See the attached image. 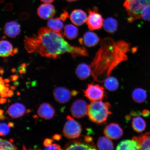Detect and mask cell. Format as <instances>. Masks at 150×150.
<instances>
[{
    "label": "cell",
    "mask_w": 150,
    "mask_h": 150,
    "mask_svg": "<svg viewBox=\"0 0 150 150\" xmlns=\"http://www.w3.org/2000/svg\"><path fill=\"white\" fill-rule=\"evenodd\" d=\"M24 42L28 53H38L48 59H58L66 53L70 54L74 58L88 56L85 48L71 45L64 39L63 35L48 27L40 28L37 35L25 37Z\"/></svg>",
    "instance_id": "cell-1"
},
{
    "label": "cell",
    "mask_w": 150,
    "mask_h": 150,
    "mask_svg": "<svg viewBox=\"0 0 150 150\" xmlns=\"http://www.w3.org/2000/svg\"><path fill=\"white\" fill-rule=\"evenodd\" d=\"M130 45L123 40L115 41L110 37L103 39L100 48L90 65L91 75L96 81L104 82L120 64L128 59Z\"/></svg>",
    "instance_id": "cell-2"
},
{
    "label": "cell",
    "mask_w": 150,
    "mask_h": 150,
    "mask_svg": "<svg viewBox=\"0 0 150 150\" xmlns=\"http://www.w3.org/2000/svg\"><path fill=\"white\" fill-rule=\"evenodd\" d=\"M111 105L108 102L101 100L91 102L88 105L87 115L93 122L101 124L105 123L109 116L112 114Z\"/></svg>",
    "instance_id": "cell-3"
},
{
    "label": "cell",
    "mask_w": 150,
    "mask_h": 150,
    "mask_svg": "<svg viewBox=\"0 0 150 150\" xmlns=\"http://www.w3.org/2000/svg\"><path fill=\"white\" fill-rule=\"evenodd\" d=\"M149 5L150 0H125L123 6L129 16L128 22L131 23L140 19L142 11Z\"/></svg>",
    "instance_id": "cell-4"
},
{
    "label": "cell",
    "mask_w": 150,
    "mask_h": 150,
    "mask_svg": "<svg viewBox=\"0 0 150 150\" xmlns=\"http://www.w3.org/2000/svg\"><path fill=\"white\" fill-rule=\"evenodd\" d=\"M67 121L66 122L63 133L66 137L76 139L79 138L82 132V127L79 123L68 116L67 117Z\"/></svg>",
    "instance_id": "cell-5"
},
{
    "label": "cell",
    "mask_w": 150,
    "mask_h": 150,
    "mask_svg": "<svg viewBox=\"0 0 150 150\" xmlns=\"http://www.w3.org/2000/svg\"><path fill=\"white\" fill-rule=\"evenodd\" d=\"M83 91L84 96L91 102L102 100L106 97L104 88L98 84H88L87 89Z\"/></svg>",
    "instance_id": "cell-6"
},
{
    "label": "cell",
    "mask_w": 150,
    "mask_h": 150,
    "mask_svg": "<svg viewBox=\"0 0 150 150\" xmlns=\"http://www.w3.org/2000/svg\"><path fill=\"white\" fill-rule=\"evenodd\" d=\"M89 16L86 23L88 28L91 31L100 29L102 28L104 20L102 16L95 8L93 10H88Z\"/></svg>",
    "instance_id": "cell-7"
},
{
    "label": "cell",
    "mask_w": 150,
    "mask_h": 150,
    "mask_svg": "<svg viewBox=\"0 0 150 150\" xmlns=\"http://www.w3.org/2000/svg\"><path fill=\"white\" fill-rule=\"evenodd\" d=\"M64 149L65 150H93L96 149L93 142H88L83 139H78L67 142Z\"/></svg>",
    "instance_id": "cell-8"
},
{
    "label": "cell",
    "mask_w": 150,
    "mask_h": 150,
    "mask_svg": "<svg viewBox=\"0 0 150 150\" xmlns=\"http://www.w3.org/2000/svg\"><path fill=\"white\" fill-rule=\"evenodd\" d=\"M88 107V105L86 101L82 99H77L71 106V114L74 117H83L87 115Z\"/></svg>",
    "instance_id": "cell-9"
},
{
    "label": "cell",
    "mask_w": 150,
    "mask_h": 150,
    "mask_svg": "<svg viewBox=\"0 0 150 150\" xmlns=\"http://www.w3.org/2000/svg\"><path fill=\"white\" fill-rule=\"evenodd\" d=\"M105 135L110 139L117 140L121 137L123 134L122 129L117 123H111L105 127Z\"/></svg>",
    "instance_id": "cell-10"
},
{
    "label": "cell",
    "mask_w": 150,
    "mask_h": 150,
    "mask_svg": "<svg viewBox=\"0 0 150 150\" xmlns=\"http://www.w3.org/2000/svg\"><path fill=\"white\" fill-rule=\"evenodd\" d=\"M37 13L39 17L42 19H49L55 16V7L50 3L43 4L41 5L38 9Z\"/></svg>",
    "instance_id": "cell-11"
},
{
    "label": "cell",
    "mask_w": 150,
    "mask_h": 150,
    "mask_svg": "<svg viewBox=\"0 0 150 150\" xmlns=\"http://www.w3.org/2000/svg\"><path fill=\"white\" fill-rule=\"evenodd\" d=\"M53 94L55 100L61 104L68 102L71 97V93L69 90L64 87H57L54 90Z\"/></svg>",
    "instance_id": "cell-12"
},
{
    "label": "cell",
    "mask_w": 150,
    "mask_h": 150,
    "mask_svg": "<svg viewBox=\"0 0 150 150\" xmlns=\"http://www.w3.org/2000/svg\"><path fill=\"white\" fill-rule=\"evenodd\" d=\"M99 42V38L96 34L92 32L88 31L84 34L83 38L79 39L80 44L88 47L96 46Z\"/></svg>",
    "instance_id": "cell-13"
},
{
    "label": "cell",
    "mask_w": 150,
    "mask_h": 150,
    "mask_svg": "<svg viewBox=\"0 0 150 150\" xmlns=\"http://www.w3.org/2000/svg\"><path fill=\"white\" fill-rule=\"evenodd\" d=\"M21 32L20 26L18 22L12 21L7 22L4 27L5 34L11 38H14Z\"/></svg>",
    "instance_id": "cell-14"
},
{
    "label": "cell",
    "mask_w": 150,
    "mask_h": 150,
    "mask_svg": "<svg viewBox=\"0 0 150 150\" xmlns=\"http://www.w3.org/2000/svg\"><path fill=\"white\" fill-rule=\"evenodd\" d=\"M37 113L40 117L48 120L53 117L55 114V110L50 104L44 103L39 107Z\"/></svg>",
    "instance_id": "cell-15"
},
{
    "label": "cell",
    "mask_w": 150,
    "mask_h": 150,
    "mask_svg": "<svg viewBox=\"0 0 150 150\" xmlns=\"http://www.w3.org/2000/svg\"><path fill=\"white\" fill-rule=\"evenodd\" d=\"M87 14L80 9H76L71 13L70 18L74 25L81 26L86 22L87 18Z\"/></svg>",
    "instance_id": "cell-16"
},
{
    "label": "cell",
    "mask_w": 150,
    "mask_h": 150,
    "mask_svg": "<svg viewBox=\"0 0 150 150\" xmlns=\"http://www.w3.org/2000/svg\"><path fill=\"white\" fill-rule=\"evenodd\" d=\"M25 108L23 104L16 103L9 107L7 112L11 117L16 119L21 117L25 113Z\"/></svg>",
    "instance_id": "cell-17"
},
{
    "label": "cell",
    "mask_w": 150,
    "mask_h": 150,
    "mask_svg": "<svg viewBox=\"0 0 150 150\" xmlns=\"http://www.w3.org/2000/svg\"><path fill=\"white\" fill-rule=\"evenodd\" d=\"M76 74L81 80H84L88 78L91 74V71L90 65L86 63H81L77 67Z\"/></svg>",
    "instance_id": "cell-18"
},
{
    "label": "cell",
    "mask_w": 150,
    "mask_h": 150,
    "mask_svg": "<svg viewBox=\"0 0 150 150\" xmlns=\"http://www.w3.org/2000/svg\"><path fill=\"white\" fill-rule=\"evenodd\" d=\"M13 50L12 45L10 42L7 40L0 41V57L13 55Z\"/></svg>",
    "instance_id": "cell-19"
},
{
    "label": "cell",
    "mask_w": 150,
    "mask_h": 150,
    "mask_svg": "<svg viewBox=\"0 0 150 150\" xmlns=\"http://www.w3.org/2000/svg\"><path fill=\"white\" fill-rule=\"evenodd\" d=\"M63 21L60 17L50 18L47 22L48 27L56 32L63 35Z\"/></svg>",
    "instance_id": "cell-20"
},
{
    "label": "cell",
    "mask_w": 150,
    "mask_h": 150,
    "mask_svg": "<svg viewBox=\"0 0 150 150\" xmlns=\"http://www.w3.org/2000/svg\"><path fill=\"white\" fill-rule=\"evenodd\" d=\"M117 150H139L137 142L136 140H126L122 141L118 144Z\"/></svg>",
    "instance_id": "cell-21"
},
{
    "label": "cell",
    "mask_w": 150,
    "mask_h": 150,
    "mask_svg": "<svg viewBox=\"0 0 150 150\" xmlns=\"http://www.w3.org/2000/svg\"><path fill=\"white\" fill-rule=\"evenodd\" d=\"M132 139L137 142L139 150H150V134H145L139 137H134Z\"/></svg>",
    "instance_id": "cell-22"
},
{
    "label": "cell",
    "mask_w": 150,
    "mask_h": 150,
    "mask_svg": "<svg viewBox=\"0 0 150 150\" xmlns=\"http://www.w3.org/2000/svg\"><path fill=\"white\" fill-rule=\"evenodd\" d=\"M103 27L108 33L112 34L117 31L118 23L117 20L112 18H108L103 22Z\"/></svg>",
    "instance_id": "cell-23"
},
{
    "label": "cell",
    "mask_w": 150,
    "mask_h": 150,
    "mask_svg": "<svg viewBox=\"0 0 150 150\" xmlns=\"http://www.w3.org/2000/svg\"><path fill=\"white\" fill-rule=\"evenodd\" d=\"M65 36L69 40H73L76 38L79 35L78 28L72 24H67L64 28Z\"/></svg>",
    "instance_id": "cell-24"
},
{
    "label": "cell",
    "mask_w": 150,
    "mask_h": 150,
    "mask_svg": "<svg viewBox=\"0 0 150 150\" xmlns=\"http://www.w3.org/2000/svg\"><path fill=\"white\" fill-rule=\"evenodd\" d=\"M132 97L135 102L142 103L145 102L147 99V93L145 90L141 88H137L133 91Z\"/></svg>",
    "instance_id": "cell-25"
},
{
    "label": "cell",
    "mask_w": 150,
    "mask_h": 150,
    "mask_svg": "<svg viewBox=\"0 0 150 150\" xmlns=\"http://www.w3.org/2000/svg\"><path fill=\"white\" fill-rule=\"evenodd\" d=\"M97 146L99 150H113V143L110 139L107 137H101L99 138Z\"/></svg>",
    "instance_id": "cell-26"
},
{
    "label": "cell",
    "mask_w": 150,
    "mask_h": 150,
    "mask_svg": "<svg viewBox=\"0 0 150 150\" xmlns=\"http://www.w3.org/2000/svg\"><path fill=\"white\" fill-rule=\"evenodd\" d=\"M132 125L133 129L138 133L142 132L145 130L146 126L145 121L140 117L133 118Z\"/></svg>",
    "instance_id": "cell-27"
},
{
    "label": "cell",
    "mask_w": 150,
    "mask_h": 150,
    "mask_svg": "<svg viewBox=\"0 0 150 150\" xmlns=\"http://www.w3.org/2000/svg\"><path fill=\"white\" fill-rule=\"evenodd\" d=\"M104 82L105 87L110 91H115L119 87V82L114 77H108L105 80Z\"/></svg>",
    "instance_id": "cell-28"
},
{
    "label": "cell",
    "mask_w": 150,
    "mask_h": 150,
    "mask_svg": "<svg viewBox=\"0 0 150 150\" xmlns=\"http://www.w3.org/2000/svg\"><path fill=\"white\" fill-rule=\"evenodd\" d=\"M0 145L4 150H18L17 147L10 141L0 138Z\"/></svg>",
    "instance_id": "cell-29"
},
{
    "label": "cell",
    "mask_w": 150,
    "mask_h": 150,
    "mask_svg": "<svg viewBox=\"0 0 150 150\" xmlns=\"http://www.w3.org/2000/svg\"><path fill=\"white\" fill-rule=\"evenodd\" d=\"M141 18L146 21H150V5L146 6L142 11Z\"/></svg>",
    "instance_id": "cell-30"
},
{
    "label": "cell",
    "mask_w": 150,
    "mask_h": 150,
    "mask_svg": "<svg viewBox=\"0 0 150 150\" xmlns=\"http://www.w3.org/2000/svg\"><path fill=\"white\" fill-rule=\"evenodd\" d=\"M10 131L9 127L6 123H0V136L7 135L9 134Z\"/></svg>",
    "instance_id": "cell-31"
},
{
    "label": "cell",
    "mask_w": 150,
    "mask_h": 150,
    "mask_svg": "<svg viewBox=\"0 0 150 150\" xmlns=\"http://www.w3.org/2000/svg\"><path fill=\"white\" fill-rule=\"evenodd\" d=\"M45 150H62L60 146L56 144H52L47 147Z\"/></svg>",
    "instance_id": "cell-32"
},
{
    "label": "cell",
    "mask_w": 150,
    "mask_h": 150,
    "mask_svg": "<svg viewBox=\"0 0 150 150\" xmlns=\"http://www.w3.org/2000/svg\"><path fill=\"white\" fill-rule=\"evenodd\" d=\"M4 82L2 78L0 76V95L1 93L5 92V89L6 87L4 85Z\"/></svg>",
    "instance_id": "cell-33"
},
{
    "label": "cell",
    "mask_w": 150,
    "mask_h": 150,
    "mask_svg": "<svg viewBox=\"0 0 150 150\" xmlns=\"http://www.w3.org/2000/svg\"><path fill=\"white\" fill-rule=\"evenodd\" d=\"M53 140L51 139L47 138L45 139L44 142V145L45 147H48L51 145Z\"/></svg>",
    "instance_id": "cell-34"
},
{
    "label": "cell",
    "mask_w": 150,
    "mask_h": 150,
    "mask_svg": "<svg viewBox=\"0 0 150 150\" xmlns=\"http://www.w3.org/2000/svg\"><path fill=\"white\" fill-rule=\"evenodd\" d=\"M69 17L68 13L66 11H64L62 13L61 15L60 18L63 21H65L67 18Z\"/></svg>",
    "instance_id": "cell-35"
},
{
    "label": "cell",
    "mask_w": 150,
    "mask_h": 150,
    "mask_svg": "<svg viewBox=\"0 0 150 150\" xmlns=\"http://www.w3.org/2000/svg\"><path fill=\"white\" fill-rule=\"evenodd\" d=\"M142 114L144 117H147L150 115V112L147 110H142Z\"/></svg>",
    "instance_id": "cell-36"
},
{
    "label": "cell",
    "mask_w": 150,
    "mask_h": 150,
    "mask_svg": "<svg viewBox=\"0 0 150 150\" xmlns=\"http://www.w3.org/2000/svg\"><path fill=\"white\" fill-rule=\"evenodd\" d=\"M19 78V76L18 75H12L11 76V81H16V80H17Z\"/></svg>",
    "instance_id": "cell-37"
},
{
    "label": "cell",
    "mask_w": 150,
    "mask_h": 150,
    "mask_svg": "<svg viewBox=\"0 0 150 150\" xmlns=\"http://www.w3.org/2000/svg\"><path fill=\"white\" fill-rule=\"evenodd\" d=\"M52 138H53L54 139L59 141L61 139L62 136L60 134H56L52 136Z\"/></svg>",
    "instance_id": "cell-38"
},
{
    "label": "cell",
    "mask_w": 150,
    "mask_h": 150,
    "mask_svg": "<svg viewBox=\"0 0 150 150\" xmlns=\"http://www.w3.org/2000/svg\"><path fill=\"white\" fill-rule=\"evenodd\" d=\"M7 95L8 97H12L13 95H14L13 91H12V90H9L7 93Z\"/></svg>",
    "instance_id": "cell-39"
},
{
    "label": "cell",
    "mask_w": 150,
    "mask_h": 150,
    "mask_svg": "<svg viewBox=\"0 0 150 150\" xmlns=\"http://www.w3.org/2000/svg\"><path fill=\"white\" fill-rule=\"evenodd\" d=\"M6 99L1 98L0 99V104H5L6 102Z\"/></svg>",
    "instance_id": "cell-40"
},
{
    "label": "cell",
    "mask_w": 150,
    "mask_h": 150,
    "mask_svg": "<svg viewBox=\"0 0 150 150\" xmlns=\"http://www.w3.org/2000/svg\"><path fill=\"white\" fill-rule=\"evenodd\" d=\"M41 1L45 3H52L55 1V0H40Z\"/></svg>",
    "instance_id": "cell-41"
},
{
    "label": "cell",
    "mask_w": 150,
    "mask_h": 150,
    "mask_svg": "<svg viewBox=\"0 0 150 150\" xmlns=\"http://www.w3.org/2000/svg\"><path fill=\"white\" fill-rule=\"evenodd\" d=\"M71 95H72L73 96H76L78 94V91H73L71 92Z\"/></svg>",
    "instance_id": "cell-42"
},
{
    "label": "cell",
    "mask_w": 150,
    "mask_h": 150,
    "mask_svg": "<svg viewBox=\"0 0 150 150\" xmlns=\"http://www.w3.org/2000/svg\"><path fill=\"white\" fill-rule=\"evenodd\" d=\"M1 96L2 97H8V95H7V93L6 92H4L1 93Z\"/></svg>",
    "instance_id": "cell-43"
},
{
    "label": "cell",
    "mask_w": 150,
    "mask_h": 150,
    "mask_svg": "<svg viewBox=\"0 0 150 150\" xmlns=\"http://www.w3.org/2000/svg\"><path fill=\"white\" fill-rule=\"evenodd\" d=\"M8 125L9 127H14V123L12 122H11L9 123L8 124Z\"/></svg>",
    "instance_id": "cell-44"
},
{
    "label": "cell",
    "mask_w": 150,
    "mask_h": 150,
    "mask_svg": "<svg viewBox=\"0 0 150 150\" xmlns=\"http://www.w3.org/2000/svg\"><path fill=\"white\" fill-rule=\"evenodd\" d=\"M8 119L6 117H5L4 115H1L0 116V119L1 120H5V119Z\"/></svg>",
    "instance_id": "cell-45"
},
{
    "label": "cell",
    "mask_w": 150,
    "mask_h": 150,
    "mask_svg": "<svg viewBox=\"0 0 150 150\" xmlns=\"http://www.w3.org/2000/svg\"><path fill=\"white\" fill-rule=\"evenodd\" d=\"M10 88L11 90H12V91H15L16 89V86H10Z\"/></svg>",
    "instance_id": "cell-46"
},
{
    "label": "cell",
    "mask_w": 150,
    "mask_h": 150,
    "mask_svg": "<svg viewBox=\"0 0 150 150\" xmlns=\"http://www.w3.org/2000/svg\"><path fill=\"white\" fill-rule=\"evenodd\" d=\"M19 82L18 81H16L14 83V85L15 86H18L19 85Z\"/></svg>",
    "instance_id": "cell-47"
},
{
    "label": "cell",
    "mask_w": 150,
    "mask_h": 150,
    "mask_svg": "<svg viewBox=\"0 0 150 150\" xmlns=\"http://www.w3.org/2000/svg\"><path fill=\"white\" fill-rule=\"evenodd\" d=\"M4 70L3 69H1V70H0V74L1 75H3L4 74Z\"/></svg>",
    "instance_id": "cell-48"
},
{
    "label": "cell",
    "mask_w": 150,
    "mask_h": 150,
    "mask_svg": "<svg viewBox=\"0 0 150 150\" xmlns=\"http://www.w3.org/2000/svg\"><path fill=\"white\" fill-rule=\"evenodd\" d=\"M18 48H15L13 50V54H16L18 52Z\"/></svg>",
    "instance_id": "cell-49"
},
{
    "label": "cell",
    "mask_w": 150,
    "mask_h": 150,
    "mask_svg": "<svg viewBox=\"0 0 150 150\" xmlns=\"http://www.w3.org/2000/svg\"><path fill=\"white\" fill-rule=\"evenodd\" d=\"M33 118L34 119H35L36 122H37L38 120V117L36 115H34L33 116Z\"/></svg>",
    "instance_id": "cell-50"
},
{
    "label": "cell",
    "mask_w": 150,
    "mask_h": 150,
    "mask_svg": "<svg viewBox=\"0 0 150 150\" xmlns=\"http://www.w3.org/2000/svg\"><path fill=\"white\" fill-rule=\"evenodd\" d=\"M4 81L6 83H8L10 82V80L8 79H5Z\"/></svg>",
    "instance_id": "cell-51"
},
{
    "label": "cell",
    "mask_w": 150,
    "mask_h": 150,
    "mask_svg": "<svg viewBox=\"0 0 150 150\" xmlns=\"http://www.w3.org/2000/svg\"><path fill=\"white\" fill-rule=\"evenodd\" d=\"M4 112V111L3 110L0 109V116L2 115Z\"/></svg>",
    "instance_id": "cell-52"
},
{
    "label": "cell",
    "mask_w": 150,
    "mask_h": 150,
    "mask_svg": "<svg viewBox=\"0 0 150 150\" xmlns=\"http://www.w3.org/2000/svg\"><path fill=\"white\" fill-rule=\"evenodd\" d=\"M66 1L69 2H72L76 1H78V0H66Z\"/></svg>",
    "instance_id": "cell-53"
},
{
    "label": "cell",
    "mask_w": 150,
    "mask_h": 150,
    "mask_svg": "<svg viewBox=\"0 0 150 150\" xmlns=\"http://www.w3.org/2000/svg\"><path fill=\"white\" fill-rule=\"evenodd\" d=\"M16 69H12V70H11V71H12V72L13 73H14L15 72H16Z\"/></svg>",
    "instance_id": "cell-54"
},
{
    "label": "cell",
    "mask_w": 150,
    "mask_h": 150,
    "mask_svg": "<svg viewBox=\"0 0 150 150\" xmlns=\"http://www.w3.org/2000/svg\"><path fill=\"white\" fill-rule=\"evenodd\" d=\"M23 72H24V71L23 70H21V69H20V70H19V72L20 74H23Z\"/></svg>",
    "instance_id": "cell-55"
},
{
    "label": "cell",
    "mask_w": 150,
    "mask_h": 150,
    "mask_svg": "<svg viewBox=\"0 0 150 150\" xmlns=\"http://www.w3.org/2000/svg\"><path fill=\"white\" fill-rule=\"evenodd\" d=\"M31 112V110L30 109H28L27 110V111H26V113L29 114L30 113V112Z\"/></svg>",
    "instance_id": "cell-56"
},
{
    "label": "cell",
    "mask_w": 150,
    "mask_h": 150,
    "mask_svg": "<svg viewBox=\"0 0 150 150\" xmlns=\"http://www.w3.org/2000/svg\"><path fill=\"white\" fill-rule=\"evenodd\" d=\"M9 90V88L8 87H6V88L5 89V92H8Z\"/></svg>",
    "instance_id": "cell-57"
},
{
    "label": "cell",
    "mask_w": 150,
    "mask_h": 150,
    "mask_svg": "<svg viewBox=\"0 0 150 150\" xmlns=\"http://www.w3.org/2000/svg\"><path fill=\"white\" fill-rule=\"evenodd\" d=\"M14 141V140L13 139H10V142L12 143H13V142Z\"/></svg>",
    "instance_id": "cell-58"
},
{
    "label": "cell",
    "mask_w": 150,
    "mask_h": 150,
    "mask_svg": "<svg viewBox=\"0 0 150 150\" xmlns=\"http://www.w3.org/2000/svg\"><path fill=\"white\" fill-rule=\"evenodd\" d=\"M5 86H6V87H9V86H10V85H9V84H6Z\"/></svg>",
    "instance_id": "cell-59"
},
{
    "label": "cell",
    "mask_w": 150,
    "mask_h": 150,
    "mask_svg": "<svg viewBox=\"0 0 150 150\" xmlns=\"http://www.w3.org/2000/svg\"><path fill=\"white\" fill-rule=\"evenodd\" d=\"M0 150H4V149H3V148L2 147L1 145H0Z\"/></svg>",
    "instance_id": "cell-60"
},
{
    "label": "cell",
    "mask_w": 150,
    "mask_h": 150,
    "mask_svg": "<svg viewBox=\"0 0 150 150\" xmlns=\"http://www.w3.org/2000/svg\"><path fill=\"white\" fill-rule=\"evenodd\" d=\"M17 95L18 96H20L21 95V93L20 92H18L17 93Z\"/></svg>",
    "instance_id": "cell-61"
},
{
    "label": "cell",
    "mask_w": 150,
    "mask_h": 150,
    "mask_svg": "<svg viewBox=\"0 0 150 150\" xmlns=\"http://www.w3.org/2000/svg\"><path fill=\"white\" fill-rule=\"evenodd\" d=\"M23 150H26L27 149H26L24 145H23Z\"/></svg>",
    "instance_id": "cell-62"
},
{
    "label": "cell",
    "mask_w": 150,
    "mask_h": 150,
    "mask_svg": "<svg viewBox=\"0 0 150 150\" xmlns=\"http://www.w3.org/2000/svg\"><path fill=\"white\" fill-rule=\"evenodd\" d=\"M4 1V0H0V3L1 2H3Z\"/></svg>",
    "instance_id": "cell-63"
}]
</instances>
